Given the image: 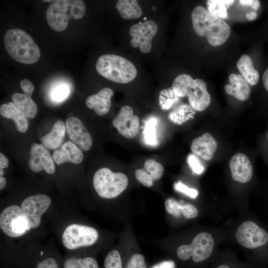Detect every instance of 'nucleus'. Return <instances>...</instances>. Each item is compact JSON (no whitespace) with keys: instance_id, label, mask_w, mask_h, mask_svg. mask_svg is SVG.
Listing matches in <instances>:
<instances>
[{"instance_id":"1","label":"nucleus","mask_w":268,"mask_h":268,"mask_svg":"<svg viewBox=\"0 0 268 268\" xmlns=\"http://www.w3.org/2000/svg\"><path fill=\"white\" fill-rule=\"evenodd\" d=\"M191 18L195 32L199 36H205L212 46L223 44L230 36L231 28L229 24L212 15L202 6L194 8Z\"/></svg>"},{"instance_id":"2","label":"nucleus","mask_w":268,"mask_h":268,"mask_svg":"<svg viewBox=\"0 0 268 268\" xmlns=\"http://www.w3.org/2000/svg\"><path fill=\"white\" fill-rule=\"evenodd\" d=\"M3 41L9 55L20 63L32 64L37 62L40 57L41 52L38 46L22 29L8 30L4 34Z\"/></svg>"},{"instance_id":"3","label":"nucleus","mask_w":268,"mask_h":268,"mask_svg":"<svg viewBox=\"0 0 268 268\" xmlns=\"http://www.w3.org/2000/svg\"><path fill=\"white\" fill-rule=\"evenodd\" d=\"M172 89L178 97L187 96L192 108L197 111L206 109L210 103V96L205 82L183 73L177 76L172 83Z\"/></svg>"},{"instance_id":"4","label":"nucleus","mask_w":268,"mask_h":268,"mask_svg":"<svg viewBox=\"0 0 268 268\" xmlns=\"http://www.w3.org/2000/svg\"><path fill=\"white\" fill-rule=\"evenodd\" d=\"M96 69L102 76L122 84L131 82L137 75V69L129 60L115 54H105L98 58Z\"/></svg>"},{"instance_id":"5","label":"nucleus","mask_w":268,"mask_h":268,"mask_svg":"<svg viewBox=\"0 0 268 268\" xmlns=\"http://www.w3.org/2000/svg\"><path fill=\"white\" fill-rule=\"evenodd\" d=\"M85 11V4L83 0H55L48 6L46 17L51 29L61 32L67 28L70 18L81 19Z\"/></svg>"},{"instance_id":"6","label":"nucleus","mask_w":268,"mask_h":268,"mask_svg":"<svg viewBox=\"0 0 268 268\" xmlns=\"http://www.w3.org/2000/svg\"><path fill=\"white\" fill-rule=\"evenodd\" d=\"M127 176L123 173L113 172L108 168L98 169L93 178V187L101 198L110 199L123 192L128 185Z\"/></svg>"},{"instance_id":"7","label":"nucleus","mask_w":268,"mask_h":268,"mask_svg":"<svg viewBox=\"0 0 268 268\" xmlns=\"http://www.w3.org/2000/svg\"><path fill=\"white\" fill-rule=\"evenodd\" d=\"M99 234L94 228L78 224H72L64 231L62 240L68 250H73L94 244L98 240Z\"/></svg>"},{"instance_id":"8","label":"nucleus","mask_w":268,"mask_h":268,"mask_svg":"<svg viewBox=\"0 0 268 268\" xmlns=\"http://www.w3.org/2000/svg\"><path fill=\"white\" fill-rule=\"evenodd\" d=\"M0 228L5 235L12 238L21 236L30 229L21 207L17 205H9L1 212Z\"/></svg>"},{"instance_id":"9","label":"nucleus","mask_w":268,"mask_h":268,"mask_svg":"<svg viewBox=\"0 0 268 268\" xmlns=\"http://www.w3.org/2000/svg\"><path fill=\"white\" fill-rule=\"evenodd\" d=\"M235 237L241 246L248 249H259L268 245V231L250 220L244 222L239 226Z\"/></svg>"},{"instance_id":"10","label":"nucleus","mask_w":268,"mask_h":268,"mask_svg":"<svg viewBox=\"0 0 268 268\" xmlns=\"http://www.w3.org/2000/svg\"><path fill=\"white\" fill-rule=\"evenodd\" d=\"M51 203L50 198L44 194L29 196L22 201L20 207L30 229L39 227L42 215L48 210Z\"/></svg>"},{"instance_id":"11","label":"nucleus","mask_w":268,"mask_h":268,"mask_svg":"<svg viewBox=\"0 0 268 268\" xmlns=\"http://www.w3.org/2000/svg\"><path fill=\"white\" fill-rule=\"evenodd\" d=\"M158 30L156 23L152 20L139 22L132 26L129 29L132 37L130 45L132 47H138L141 52L148 53L152 48V39Z\"/></svg>"},{"instance_id":"12","label":"nucleus","mask_w":268,"mask_h":268,"mask_svg":"<svg viewBox=\"0 0 268 268\" xmlns=\"http://www.w3.org/2000/svg\"><path fill=\"white\" fill-rule=\"evenodd\" d=\"M113 126L127 138L134 137L139 129V118L134 114L132 108L128 105L121 108L112 121Z\"/></svg>"},{"instance_id":"13","label":"nucleus","mask_w":268,"mask_h":268,"mask_svg":"<svg viewBox=\"0 0 268 268\" xmlns=\"http://www.w3.org/2000/svg\"><path fill=\"white\" fill-rule=\"evenodd\" d=\"M28 165L29 168L35 172L44 170L47 173L52 174L55 172L54 159L42 144L33 143L31 145Z\"/></svg>"},{"instance_id":"14","label":"nucleus","mask_w":268,"mask_h":268,"mask_svg":"<svg viewBox=\"0 0 268 268\" xmlns=\"http://www.w3.org/2000/svg\"><path fill=\"white\" fill-rule=\"evenodd\" d=\"M66 129L71 142L81 150L86 151L91 148L93 143L92 137L78 118H68L66 122Z\"/></svg>"},{"instance_id":"15","label":"nucleus","mask_w":268,"mask_h":268,"mask_svg":"<svg viewBox=\"0 0 268 268\" xmlns=\"http://www.w3.org/2000/svg\"><path fill=\"white\" fill-rule=\"evenodd\" d=\"M229 167L232 179L245 183L253 177V166L248 157L242 153H237L230 159Z\"/></svg>"},{"instance_id":"16","label":"nucleus","mask_w":268,"mask_h":268,"mask_svg":"<svg viewBox=\"0 0 268 268\" xmlns=\"http://www.w3.org/2000/svg\"><path fill=\"white\" fill-rule=\"evenodd\" d=\"M193 261L200 263L206 260L211 254L214 240L211 235L207 232L197 234L189 245Z\"/></svg>"},{"instance_id":"17","label":"nucleus","mask_w":268,"mask_h":268,"mask_svg":"<svg viewBox=\"0 0 268 268\" xmlns=\"http://www.w3.org/2000/svg\"><path fill=\"white\" fill-rule=\"evenodd\" d=\"M217 142L208 133L195 138L191 145L193 153L205 160H211L217 148Z\"/></svg>"},{"instance_id":"18","label":"nucleus","mask_w":268,"mask_h":268,"mask_svg":"<svg viewBox=\"0 0 268 268\" xmlns=\"http://www.w3.org/2000/svg\"><path fill=\"white\" fill-rule=\"evenodd\" d=\"M53 158L59 165L65 162L78 164L82 162L84 155L78 147L71 141H67L62 145L60 149L54 151Z\"/></svg>"},{"instance_id":"19","label":"nucleus","mask_w":268,"mask_h":268,"mask_svg":"<svg viewBox=\"0 0 268 268\" xmlns=\"http://www.w3.org/2000/svg\"><path fill=\"white\" fill-rule=\"evenodd\" d=\"M114 91L109 88L101 89L97 93L89 96L86 99V105L89 109H93L96 114L103 116L109 111L111 105V98Z\"/></svg>"},{"instance_id":"20","label":"nucleus","mask_w":268,"mask_h":268,"mask_svg":"<svg viewBox=\"0 0 268 268\" xmlns=\"http://www.w3.org/2000/svg\"><path fill=\"white\" fill-rule=\"evenodd\" d=\"M230 84L224 86L225 92L240 101H246L250 95L249 84L241 74L231 73L229 76Z\"/></svg>"},{"instance_id":"21","label":"nucleus","mask_w":268,"mask_h":268,"mask_svg":"<svg viewBox=\"0 0 268 268\" xmlns=\"http://www.w3.org/2000/svg\"><path fill=\"white\" fill-rule=\"evenodd\" d=\"M0 114L3 117L12 119L16 129L20 133H25L28 128L27 117L13 102L3 104L0 107Z\"/></svg>"},{"instance_id":"22","label":"nucleus","mask_w":268,"mask_h":268,"mask_svg":"<svg viewBox=\"0 0 268 268\" xmlns=\"http://www.w3.org/2000/svg\"><path fill=\"white\" fill-rule=\"evenodd\" d=\"M66 125L62 120L57 121L51 131L42 136V144L48 149L57 150L62 145L65 138Z\"/></svg>"},{"instance_id":"23","label":"nucleus","mask_w":268,"mask_h":268,"mask_svg":"<svg viewBox=\"0 0 268 268\" xmlns=\"http://www.w3.org/2000/svg\"><path fill=\"white\" fill-rule=\"evenodd\" d=\"M237 67L248 83L252 86L259 80V72L255 68L252 60L248 55H243L237 63Z\"/></svg>"},{"instance_id":"24","label":"nucleus","mask_w":268,"mask_h":268,"mask_svg":"<svg viewBox=\"0 0 268 268\" xmlns=\"http://www.w3.org/2000/svg\"><path fill=\"white\" fill-rule=\"evenodd\" d=\"M11 99L14 105L22 111L27 118H35L37 113L38 107L31 98V95L25 93H15L12 95Z\"/></svg>"},{"instance_id":"25","label":"nucleus","mask_w":268,"mask_h":268,"mask_svg":"<svg viewBox=\"0 0 268 268\" xmlns=\"http://www.w3.org/2000/svg\"><path fill=\"white\" fill-rule=\"evenodd\" d=\"M116 7L121 17L124 19H136L142 14V9L136 0H119Z\"/></svg>"},{"instance_id":"26","label":"nucleus","mask_w":268,"mask_h":268,"mask_svg":"<svg viewBox=\"0 0 268 268\" xmlns=\"http://www.w3.org/2000/svg\"><path fill=\"white\" fill-rule=\"evenodd\" d=\"M234 2V0H208L206 1L207 10L221 19L226 18L227 10Z\"/></svg>"},{"instance_id":"27","label":"nucleus","mask_w":268,"mask_h":268,"mask_svg":"<svg viewBox=\"0 0 268 268\" xmlns=\"http://www.w3.org/2000/svg\"><path fill=\"white\" fill-rule=\"evenodd\" d=\"M63 268H99L95 259L90 257L83 258L71 257L63 262Z\"/></svg>"},{"instance_id":"28","label":"nucleus","mask_w":268,"mask_h":268,"mask_svg":"<svg viewBox=\"0 0 268 268\" xmlns=\"http://www.w3.org/2000/svg\"><path fill=\"white\" fill-rule=\"evenodd\" d=\"M143 169L149 175L153 181L159 180L163 175V165L152 159H146Z\"/></svg>"},{"instance_id":"29","label":"nucleus","mask_w":268,"mask_h":268,"mask_svg":"<svg viewBox=\"0 0 268 268\" xmlns=\"http://www.w3.org/2000/svg\"><path fill=\"white\" fill-rule=\"evenodd\" d=\"M157 120L155 118L149 120L146 123L144 130V137L145 142L150 145H156V134L155 127Z\"/></svg>"},{"instance_id":"30","label":"nucleus","mask_w":268,"mask_h":268,"mask_svg":"<svg viewBox=\"0 0 268 268\" xmlns=\"http://www.w3.org/2000/svg\"><path fill=\"white\" fill-rule=\"evenodd\" d=\"M104 268H123L120 253L116 250L110 251L104 262Z\"/></svg>"},{"instance_id":"31","label":"nucleus","mask_w":268,"mask_h":268,"mask_svg":"<svg viewBox=\"0 0 268 268\" xmlns=\"http://www.w3.org/2000/svg\"><path fill=\"white\" fill-rule=\"evenodd\" d=\"M69 87L66 84H61L56 86L52 90L51 96L56 102H61L69 95Z\"/></svg>"},{"instance_id":"32","label":"nucleus","mask_w":268,"mask_h":268,"mask_svg":"<svg viewBox=\"0 0 268 268\" xmlns=\"http://www.w3.org/2000/svg\"><path fill=\"white\" fill-rule=\"evenodd\" d=\"M166 211L169 214L179 217L182 214L183 203L173 199H167L164 203Z\"/></svg>"},{"instance_id":"33","label":"nucleus","mask_w":268,"mask_h":268,"mask_svg":"<svg viewBox=\"0 0 268 268\" xmlns=\"http://www.w3.org/2000/svg\"><path fill=\"white\" fill-rule=\"evenodd\" d=\"M135 177L140 183L146 187H150L153 184L154 181L143 168L135 170Z\"/></svg>"},{"instance_id":"34","label":"nucleus","mask_w":268,"mask_h":268,"mask_svg":"<svg viewBox=\"0 0 268 268\" xmlns=\"http://www.w3.org/2000/svg\"><path fill=\"white\" fill-rule=\"evenodd\" d=\"M126 268H147L144 257L140 254L133 255L129 260Z\"/></svg>"},{"instance_id":"35","label":"nucleus","mask_w":268,"mask_h":268,"mask_svg":"<svg viewBox=\"0 0 268 268\" xmlns=\"http://www.w3.org/2000/svg\"><path fill=\"white\" fill-rule=\"evenodd\" d=\"M187 161L194 173L200 174L203 172L204 167L201 164L196 155L194 154H189L187 158Z\"/></svg>"},{"instance_id":"36","label":"nucleus","mask_w":268,"mask_h":268,"mask_svg":"<svg viewBox=\"0 0 268 268\" xmlns=\"http://www.w3.org/2000/svg\"><path fill=\"white\" fill-rule=\"evenodd\" d=\"M176 190L192 198H196L198 195V191L196 189L189 188L181 182H178L174 184Z\"/></svg>"},{"instance_id":"37","label":"nucleus","mask_w":268,"mask_h":268,"mask_svg":"<svg viewBox=\"0 0 268 268\" xmlns=\"http://www.w3.org/2000/svg\"><path fill=\"white\" fill-rule=\"evenodd\" d=\"M35 268H60V266L55 258L47 257L39 261Z\"/></svg>"},{"instance_id":"38","label":"nucleus","mask_w":268,"mask_h":268,"mask_svg":"<svg viewBox=\"0 0 268 268\" xmlns=\"http://www.w3.org/2000/svg\"><path fill=\"white\" fill-rule=\"evenodd\" d=\"M199 213L197 207L190 203L183 204L182 214L186 218H194Z\"/></svg>"},{"instance_id":"39","label":"nucleus","mask_w":268,"mask_h":268,"mask_svg":"<svg viewBox=\"0 0 268 268\" xmlns=\"http://www.w3.org/2000/svg\"><path fill=\"white\" fill-rule=\"evenodd\" d=\"M178 258L183 261H186L192 257V253L189 245H183L179 246L177 250Z\"/></svg>"},{"instance_id":"40","label":"nucleus","mask_w":268,"mask_h":268,"mask_svg":"<svg viewBox=\"0 0 268 268\" xmlns=\"http://www.w3.org/2000/svg\"><path fill=\"white\" fill-rule=\"evenodd\" d=\"M20 86L23 92L32 95L34 91L33 84L28 79H24L20 81Z\"/></svg>"},{"instance_id":"41","label":"nucleus","mask_w":268,"mask_h":268,"mask_svg":"<svg viewBox=\"0 0 268 268\" xmlns=\"http://www.w3.org/2000/svg\"><path fill=\"white\" fill-rule=\"evenodd\" d=\"M239 2L241 5H248L255 10H257L260 5V1L257 0H240Z\"/></svg>"},{"instance_id":"42","label":"nucleus","mask_w":268,"mask_h":268,"mask_svg":"<svg viewBox=\"0 0 268 268\" xmlns=\"http://www.w3.org/2000/svg\"><path fill=\"white\" fill-rule=\"evenodd\" d=\"M9 164L8 160L6 157L2 153H0V176L4 175L3 169L8 167Z\"/></svg>"},{"instance_id":"43","label":"nucleus","mask_w":268,"mask_h":268,"mask_svg":"<svg viewBox=\"0 0 268 268\" xmlns=\"http://www.w3.org/2000/svg\"><path fill=\"white\" fill-rule=\"evenodd\" d=\"M175 263L173 261H164L158 263L154 266L152 268H175Z\"/></svg>"},{"instance_id":"44","label":"nucleus","mask_w":268,"mask_h":268,"mask_svg":"<svg viewBox=\"0 0 268 268\" xmlns=\"http://www.w3.org/2000/svg\"><path fill=\"white\" fill-rule=\"evenodd\" d=\"M263 81L265 88L268 91V68L264 72Z\"/></svg>"},{"instance_id":"45","label":"nucleus","mask_w":268,"mask_h":268,"mask_svg":"<svg viewBox=\"0 0 268 268\" xmlns=\"http://www.w3.org/2000/svg\"><path fill=\"white\" fill-rule=\"evenodd\" d=\"M257 17V14L255 12L251 11L246 15L247 18L249 20H253Z\"/></svg>"},{"instance_id":"46","label":"nucleus","mask_w":268,"mask_h":268,"mask_svg":"<svg viewBox=\"0 0 268 268\" xmlns=\"http://www.w3.org/2000/svg\"><path fill=\"white\" fill-rule=\"evenodd\" d=\"M6 181L5 178L3 177V176H0V190L3 189L5 187L6 185Z\"/></svg>"},{"instance_id":"47","label":"nucleus","mask_w":268,"mask_h":268,"mask_svg":"<svg viewBox=\"0 0 268 268\" xmlns=\"http://www.w3.org/2000/svg\"><path fill=\"white\" fill-rule=\"evenodd\" d=\"M217 268H229L228 266L226 265H221L218 267Z\"/></svg>"},{"instance_id":"48","label":"nucleus","mask_w":268,"mask_h":268,"mask_svg":"<svg viewBox=\"0 0 268 268\" xmlns=\"http://www.w3.org/2000/svg\"><path fill=\"white\" fill-rule=\"evenodd\" d=\"M267 138H268V135H267Z\"/></svg>"}]
</instances>
